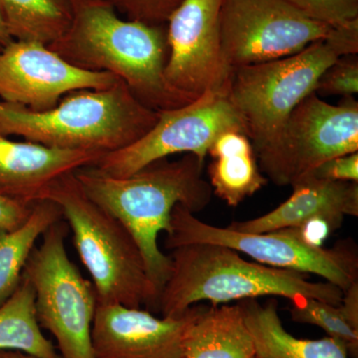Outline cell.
Instances as JSON below:
<instances>
[{
  "label": "cell",
  "instance_id": "cell-1",
  "mask_svg": "<svg viewBox=\"0 0 358 358\" xmlns=\"http://www.w3.org/2000/svg\"><path fill=\"white\" fill-rule=\"evenodd\" d=\"M204 162L186 154L173 162L157 160L126 178L108 176L93 166L74 173L90 199L133 235L159 294L171 267V258L159 249V233L171 232L176 205L195 214L210 203L213 190L203 178Z\"/></svg>",
  "mask_w": 358,
  "mask_h": 358
},
{
  "label": "cell",
  "instance_id": "cell-2",
  "mask_svg": "<svg viewBox=\"0 0 358 358\" xmlns=\"http://www.w3.org/2000/svg\"><path fill=\"white\" fill-rule=\"evenodd\" d=\"M74 16L67 32L49 48L71 64L108 72L124 81L150 109H176L188 103L167 84L166 30L136 20H122L107 2L73 3Z\"/></svg>",
  "mask_w": 358,
  "mask_h": 358
},
{
  "label": "cell",
  "instance_id": "cell-3",
  "mask_svg": "<svg viewBox=\"0 0 358 358\" xmlns=\"http://www.w3.org/2000/svg\"><path fill=\"white\" fill-rule=\"evenodd\" d=\"M171 273L160 292L157 310L178 317L201 301L220 306L260 296H282L292 303L308 299L339 306L343 292L310 275L270 267L243 259L239 252L216 244H190L171 250Z\"/></svg>",
  "mask_w": 358,
  "mask_h": 358
},
{
  "label": "cell",
  "instance_id": "cell-4",
  "mask_svg": "<svg viewBox=\"0 0 358 358\" xmlns=\"http://www.w3.org/2000/svg\"><path fill=\"white\" fill-rule=\"evenodd\" d=\"M157 119L159 112L121 79L110 88L72 92L45 112L0 100V134L63 150L117 152L140 140Z\"/></svg>",
  "mask_w": 358,
  "mask_h": 358
},
{
  "label": "cell",
  "instance_id": "cell-5",
  "mask_svg": "<svg viewBox=\"0 0 358 358\" xmlns=\"http://www.w3.org/2000/svg\"><path fill=\"white\" fill-rule=\"evenodd\" d=\"M74 173L56 179L38 201L50 200L60 207L72 230L73 243L93 280L96 301L129 308L145 305L157 312L159 291L133 235L90 199Z\"/></svg>",
  "mask_w": 358,
  "mask_h": 358
},
{
  "label": "cell",
  "instance_id": "cell-6",
  "mask_svg": "<svg viewBox=\"0 0 358 358\" xmlns=\"http://www.w3.org/2000/svg\"><path fill=\"white\" fill-rule=\"evenodd\" d=\"M358 53V20L288 57L231 69L228 96L243 120L255 154L279 133L294 108L313 93L322 73Z\"/></svg>",
  "mask_w": 358,
  "mask_h": 358
},
{
  "label": "cell",
  "instance_id": "cell-7",
  "mask_svg": "<svg viewBox=\"0 0 358 358\" xmlns=\"http://www.w3.org/2000/svg\"><path fill=\"white\" fill-rule=\"evenodd\" d=\"M67 234V223L62 220L45 231L23 275L34 289L39 326L55 338L61 358H95L92 326L98 303L96 291L68 256Z\"/></svg>",
  "mask_w": 358,
  "mask_h": 358
},
{
  "label": "cell",
  "instance_id": "cell-8",
  "mask_svg": "<svg viewBox=\"0 0 358 358\" xmlns=\"http://www.w3.org/2000/svg\"><path fill=\"white\" fill-rule=\"evenodd\" d=\"M171 223L166 249L190 244L222 245L263 265L319 275L343 292L358 282L357 250L348 241L338 242L331 248L310 246L301 239L296 228L238 232L205 223L182 205L174 207Z\"/></svg>",
  "mask_w": 358,
  "mask_h": 358
},
{
  "label": "cell",
  "instance_id": "cell-9",
  "mask_svg": "<svg viewBox=\"0 0 358 358\" xmlns=\"http://www.w3.org/2000/svg\"><path fill=\"white\" fill-rule=\"evenodd\" d=\"M358 152V102L338 105L313 92L293 110L274 140L256 152L259 167L275 185H292L327 160Z\"/></svg>",
  "mask_w": 358,
  "mask_h": 358
},
{
  "label": "cell",
  "instance_id": "cell-10",
  "mask_svg": "<svg viewBox=\"0 0 358 358\" xmlns=\"http://www.w3.org/2000/svg\"><path fill=\"white\" fill-rule=\"evenodd\" d=\"M227 131L247 134L228 88L208 91L176 109L160 110L155 126L140 140L103 155L93 166L108 176L126 178L173 155L192 154L205 160L214 141Z\"/></svg>",
  "mask_w": 358,
  "mask_h": 358
},
{
  "label": "cell",
  "instance_id": "cell-11",
  "mask_svg": "<svg viewBox=\"0 0 358 358\" xmlns=\"http://www.w3.org/2000/svg\"><path fill=\"white\" fill-rule=\"evenodd\" d=\"M219 21L224 58L231 68L294 55L333 29L285 0H222Z\"/></svg>",
  "mask_w": 358,
  "mask_h": 358
},
{
  "label": "cell",
  "instance_id": "cell-12",
  "mask_svg": "<svg viewBox=\"0 0 358 358\" xmlns=\"http://www.w3.org/2000/svg\"><path fill=\"white\" fill-rule=\"evenodd\" d=\"M222 0H182L166 29L167 84L188 102L208 91L227 89L231 69L220 38Z\"/></svg>",
  "mask_w": 358,
  "mask_h": 358
},
{
  "label": "cell",
  "instance_id": "cell-13",
  "mask_svg": "<svg viewBox=\"0 0 358 358\" xmlns=\"http://www.w3.org/2000/svg\"><path fill=\"white\" fill-rule=\"evenodd\" d=\"M117 80L78 68L39 42L13 40L0 50V100L34 112L53 109L72 92L110 88Z\"/></svg>",
  "mask_w": 358,
  "mask_h": 358
},
{
  "label": "cell",
  "instance_id": "cell-14",
  "mask_svg": "<svg viewBox=\"0 0 358 358\" xmlns=\"http://www.w3.org/2000/svg\"><path fill=\"white\" fill-rule=\"evenodd\" d=\"M204 306L159 319L141 308L98 303L92 326L94 357L182 358L187 329Z\"/></svg>",
  "mask_w": 358,
  "mask_h": 358
},
{
  "label": "cell",
  "instance_id": "cell-15",
  "mask_svg": "<svg viewBox=\"0 0 358 358\" xmlns=\"http://www.w3.org/2000/svg\"><path fill=\"white\" fill-rule=\"evenodd\" d=\"M103 152L63 150L0 134V193L33 205L52 182L82 167L94 166Z\"/></svg>",
  "mask_w": 358,
  "mask_h": 358
},
{
  "label": "cell",
  "instance_id": "cell-16",
  "mask_svg": "<svg viewBox=\"0 0 358 358\" xmlns=\"http://www.w3.org/2000/svg\"><path fill=\"white\" fill-rule=\"evenodd\" d=\"M291 186V196L274 210L250 220L235 221L228 229L270 232L296 228L317 217L329 219L341 225L346 216H358V182L324 180L307 174Z\"/></svg>",
  "mask_w": 358,
  "mask_h": 358
},
{
  "label": "cell",
  "instance_id": "cell-17",
  "mask_svg": "<svg viewBox=\"0 0 358 358\" xmlns=\"http://www.w3.org/2000/svg\"><path fill=\"white\" fill-rule=\"evenodd\" d=\"M207 155L212 159L208 173L213 194L228 206L237 207L268 183L259 167L253 143L244 131L221 134Z\"/></svg>",
  "mask_w": 358,
  "mask_h": 358
},
{
  "label": "cell",
  "instance_id": "cell-18",
  "mask_svg": "<svg viewBox=\"0 0 358 358\" xmlns=\"http://www.w3.org/2000/svg\"><path fill=\"white\" fill-rule=\"evenodd\" d=\"M255 345L256 358H348L343 343L333 338H296L282 326L277 301L261 305L256 299L238 301Z\"/></svg>",
  "mask_w": 358,
  "mask_h": 358
},
{
  "label": "cell",
  "instance_id": "cell-19",
  "mask_svg": "<svg viewBox=\"0 0 358 358\" xmlns=\"http://www.w3.org/2000/svg\"><path fill=\"white\" fill-rule=\"evenodd\" d=\"M182 358H256L239 303L205 305L187 329Z\"/></svg>",
  "mask_w": 358,
  "mask_h": 358
},
{
  "label": "cell",
  "instance_id": "cell-20",
  "mask_svg": "<svg viewBox=\"0 0 358 358\" xmlns=\"http://www.w3.org/2000/svg\"><path fill=\"white\" fill-rule=\"evenodd\" d=\"M0 350L38 358H61L57 348L42 334L35 310L34 289L24 275L15 292L0 305Z\"/></svg>",
  "mask_w": 358,
  "mask_h": 358
},
{
  "label": "cell",
  "instance_id": "cell-21",
  "mask_svg": "<svg viewBox=\"0 0 358 358\" xmlns=\"http://www.w3.org/2000/svg\"><path fill=\"white\" fill-rule=\"evenodd\" d=\"M62 219L57 204L50 200H40L32 205L29 218L20 228L0 230V305L17 289L37 240Z\"/></svg>",
  "mask_w": 358,
  "mask_h": 358
},
{
  "label": "cell",
  "instance_id": "cell-22",
  "mask_svg": "<svg viewBox=\"0 0 358 358\" xmlns=\"http://www.w3.org/2000/svg\"><path fill=\"white\" fill-rule=\"evenodd\" d=\"M13 40L51 45L69 29L74 16L71 0H0Z\"/></svg>",
  "mask_w": 358,
  "mask_h": 358
},
{
  "label": "cell",
  "instance_id": "cell-23",
  "mask_svg": "<svg viewBox=\"0 0 358 358\" xmlns=\"http://www.w3.org/2000/svg\"><path fill=\"white\" fill-rule=\"evenodd\" d=\"M289 312L294 322L320 327L327 336L343 343L348 355L358 357V331L350 326L339 306L308 299L301 303H292Z\"/></svg>",
  "mask_w": 358,
  "mask_h": 358
},
{
  "label": "cell",
  "instance_id": "cell-24",
  "mask_svg": "<svg viewBox=\"0 0 358 358\" xmlns=\"http://www.w3.org/2000/svg\"><path fill=\"white\" fill-rule=\"evenodd\" d=\"M310 20L338 27L358 20V0H285Z\"/></svg>",
  "mask_w": 358,
  "mask_h": 358
},
{
  "label": "cell",
  "instance_id": "cell-25",
  "mask_svg": "<svg viewBox=\"0 0 358 358\" xmlns=\"http://www.w3.org/2000/svg\"><path fill=\"white\" fill-rule=\"evenodd\" d=\"M315 93L320 96H353L358 93L357 54L341 56L320 76Z\"/></svg>",
  "mask_w": 358,
  "mask_h": 358
},
{
  "label": "cell",
  "instance_id": "cell-26",
  "mask_svg": "<svg viewBox=\"0 0 358 358\" xmlns=\"http://www.w3.org/2000/svg\"><path fill=\"white\" fill-rule=\"evenodd\" d=\"M129 13L131 20L150 25L167 22L182 0H113Z\"/></svg>",
  "mask_w": 358,
  "mask_h": 358
},
{
  "label": "cell",
  "instance_id": "cell-27",
  "mask_svg": "<svg viewBox=\"0 0 358 358\" xmlns=\"http://www.w3.org/2000/svg\"><path fill=\"white\" fill-rule=\"evenodd\" d=\"M308 174L324 180L358 182V152L333 157Z\"/></svg>",
  "mask_w": 358,
  "mask_h": 358
},
{
  "label": "cell",
  "instance_id": "cell-28",
  "mask_svg": "<svg viewBox=\"0 0 358 358\" xmlns=\"http://www.w3.org/2000/svg\"><path fill=\"white\" fill-rule=\"evenodd\" d=\"M32 205L21 203L0 193V230L13 231L29 218Z\"/></svg>",
  "mask_w": 358,
  "mask_h": 358
},
{
  "label": "cell",
  "instance_id": "cell-29",
  "mask_svg": "<svg viewBox=\"0 0 358 358\" xmlns=\"http://www.w3.org/2000/svg\"><path fill=\"white\" fill-rule=\"evenodd\" d=\"M339 307L350 326L358 331V282L343 292Z\"/></svg>",
  "mask_w": 358,
  "mask_h": 358
},
{
  "label": "cell",
  "instance_id": "cell-30",
  "mask_svg": "<svg viewBox=\"0 0 358 358\" xmlns=\"http://www.w3.org/2000/svg\"><path fill=\"white\" fill-rule=\"evenodd\" d=\"M13 37L9 34L8 29L4 20L3 13H2L1 6H0V47L6 46L7 44L13 42Z\"/></svg>",
  "mask_w": 358,
  "mask_h": 358
},
{
  "label": "cell",
  "instance_id": "cell-31",
  "mask_svg": "<svg viewBox=\"0 0 358 358\" xmlns=\"http://www.w3.org/2000/svg\"><path fill=\"white\" fill-rule=\"evenodd\" d=\"M0 358H38L32 355H26L20 352H9V350H0Z\"/></svg>",
  "mask_w": 358,
  "mask_h": 358
},
{
  "label": "cell",
  "instance_id": "cell-32",
  "mask_svg": "<svg viewBox=\"0 0 358 358\" xmlns=\"http://www.w3.org/2000/svg\"><path fill=\"white\" fill-rule=\"evenodd\" d=\"M79 1H85V0H73L72 4L75 3V2H79Z\"/></svg>",
  "mask_w": 358,
  "mask_h": 358
},
{
  "label": "cell",
  "instance_id": "cell-33",
  "mask_svg": "<svg viewBox=\"0 0 358 358\" xmlns=\"http://www.w3.org/2000/svg\"><path fill=\"white\" fill-rule=\"evenodd\" d=\"M0 50H1V47H0Z\"/></svg>",
  "mask_w": 358,
  "mask_h": 358
}]
</instances>
